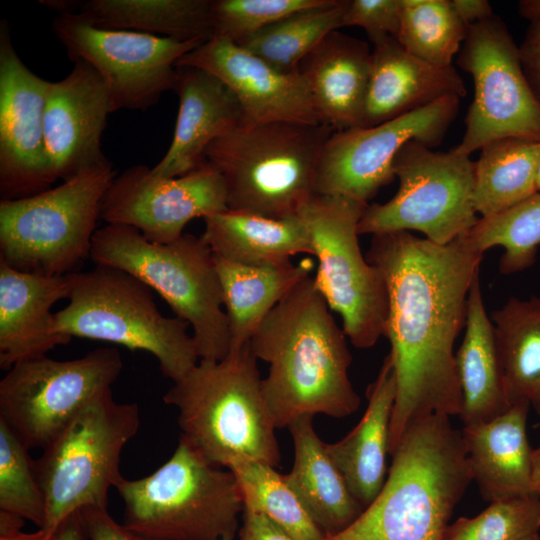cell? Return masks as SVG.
Instances as JSON below:
<instances>
[{"mask_svg":"<svg viewBox=\"0 0 540 540\" xmlns=\"http://www.w3.org/2000/svg\"><path fill=\"white\" fill-rule=\"evenodd\" d=\"M367 260L387 290L385 333L396 376L389 454L419 420L460 416L454 344L465 328L468 294L483 253L461 235L446 245L408 231L372 235Z\"/></svg>","mask_w":540,"mask_h":540,"instance_id":"1","label":"cell"},{"mask_svg":"<svg viewBox=\"0 0 540 540\" xmlns=\"http://www.w3.org/2000/svg\"><path fill=\"white\" fill-rule=\"evenodd\" d=\"M346 335L308 276L266 316L250 339L269 365L262 393L276 428L302 416L352 415L361 400L349 379Z\"/></svg>","mask_w":540,"mask_h":540,"instance_id":"2","label":"cell"},{"mask_svg":"<svg viewBox=\"0 0 540 540\" xmlns=\"http://www.w3.org/2000/svg\"><path fill=\"white\" fill-rule=\"evenodd\" d=\"M391 455L377 497L350 526L324 540H444L473 481L461 431L447 415L427 416L405 432Z\"/></svg>","mask_w":540,"mask_h":540,"instance_id":"3","label":"cell"},{"mask_svg":"<svg viewBox=\"0 0 540 540\" xmlns=\"http://www.w3.org/2000/svg\"><path fill=\"white\" fill-rule=\"evenodd\" d=\"M250 343L224 359L199 362L163 396L177 410L180 437L210 463L239 459L277 467L280 450Z\"/></svg>","mask_w":540,"mask_h":540,"instance_id":"4","label":"cell"},{"mask_svg":"<svg viewBox=\"0 0 540 540\" xmlns=\"http://www.w3.org/2000/svg\"><path fill=\"white\" fill-rule=\"evenodd\" d=\"M334 131L323 123L240 125L214 140L204 158L224 181L228 210L294 217L315 195L318 163Z\"/></svg>","mask_w":540,"mask_h":540,"instance_id":"5","label":"cell"},{"mask_svg":"<svg viewBox=\"0 0 540 540\" xmlns=\"http://www.w3.org/2000/svg\"><path fill=\"white\" fill-rule=\"evenodd\" d=\"M90 259L123 270L156 291L175 316L192 328L200 360L224 359L230 350L228 322L214 254L201 236L185 233L167 244L146 239L135 228H98Z\"/></svg>","mask_w":540,"mask_h":540,"instance_id":"6","label":"cell"},{"mask_svg":"<svg viewBox=\"0 0 540 540\" xmlns=\"http://www.w3.org/2000/svg\"><path fill=\"white\" fill-rule=\"evenodd\" d=\"M207 461L183 438L148 476L115 484L123 525L152 540H234L244 503L227 468Z\"/></svg>","mask_w":540,"mask_h":540,"instance_id":"7","label":"cell"},{"mask_svg":"<svg viewBox=\"0 0 540 540\" xmlns=\"http://www.w3.org/2000/svg\"><path fill=\"white\" fill-rule=\"evenodd\" d=\"M67 277L68 304L54 313L58 333L149 352L158 360L162 374L173 382L199 362L188 323L163 315L152 289L141 280L104 265Z\"/></svg>","mask_w":540,"mask_h":540,"instance_id":"8","label":"cell"},{"mask_svg":"<svg viewBox=\"0 0 540 540\" xmlns=\"http://www.w3.org/2000/svg\"><path fill=\"white\" fill-rule=\"evenodd\" d=\"M108 160L30 197L0 201V261L44 276L76 272L90 258L103 198L115 178Z\"/></svg>","mask_w":540,"mask_h":540,"instance_id":"9","label":"cell"},{"mask_svg":"<svg viewBox=\"0 0 540 540\" xmlns=\"http://www.w3.org/2000/svg\"><path fill=\"white\" fill-rule=\"evenodd\" d=\"M140 422L139 406L116 402L109 389L42 449L35 469L46 502L40 530L48 539L71 514L107 509L109 490L122 477L121 453Z\"/></svg>","mask_w":540,"mask_h":540,"instance_id":"10","label":"cell"},{"mask_svg":"<svg viewBox=\"0 0 540 540\" xmlns=\"http://www.w3.org/2000/svg\"><path fill=\"white\" fill-rule=\"evenodd\" d=\"M368 204L339 195H313L299 210L313 255L315 285L353 346L368 349L384 335L388 296L377 267L362 254L358 224Z\"/></svg>","mask_w":540,"mask_h":540,"instance_id":"11","label":"cell"},{"mask_svg":"<svg viewBox=\"0 0 540 540\" xmlns=\"http://www.w3.org/2000/svg\"><path fill=\"white\" fill-rule=\"evenodd\" d=\"M393 171L398 191L386 203L366 207L359 235L415 230L435 244L446 245L477 223L475 162L469 155L454 149L435 152L409 141L396 155Z\"/></svg>","mask_w":540,"mask_h":540,"instance_id":"12","label":"cell"},{"mask_svg":"<svg viewBox=\"0 0 540 540\" xmlns=\"http://www.w3.org/2000/svg\"><path fill=\"white\" fill-rule=\"evenodd\" d=\"M114 347L82 357L47 355L14 364L0 381V419L28 449H44L89 403L111 389L123 370Z\"/></svg>","mask_w":540,"mask_h":540,"instance_id":"13","label":"cell"},{"mask_svg":"<svg viewBox=\"0 0 540 540\" xmlns=\"http://www.w3.org/2000/svg\"><path fill=\"white\" fill-rule=\"evenodd\" d=\"M457 64L473 78L474 99L456 152L470 156L506 137L540 141V105L524 76L519 48L500 17L468 27Z\"/></svg>","mask_w":540,"mask_h":540,"instance_id":"14","label":"cell"},{"mask_svg":"<svg viewBox=\"0 0 540 540\" xmlns=\"http://www.w3.org/2000/svg\"><path fill=\"white\" fill-rule=\"evenodd\" d=\"M52 28L73 62L85 61L100 75L113 112L155 105L173 90L177 61L206 42L99 28L72 14H59Z\"/></svg>","mask_w":540,"mask_h":540,"instance_id":"15","label":"cell"},{"mask_svg":"<svg viewBox=\"0 0 540 540\" xmlns=\"http://www.w3.org/2000/svg\"><path fill=\"white\" fill-rule=\"evenodd\" d=\"M460 97L446 96L426 107L372 127L334 131L322 151L315 194L339 195L368 204L395 179L393 163L409 141L439 145L459 111Z\"/></svg>","mask_w":540,"mask_h":540,"instance_id":"16","label":"cell"},{"mask_svg":"<svg viewBox=\"0 0 540 540\" xmlns=\"http://www.w3.org/2000/svg\"><path fill=\"white\" fill-rule=\"evenodd\" d=\"M226 210L224 181L207 161L175 178L156 176L138 164L115 176L101 204V219L167 244L180 238L191 220Z\"/></svg>","mask_w":540,"mask_h":540,"instance_id":"17","label":"cell"},{"mask_svg":"<svg viewBox=\"0 0 540 540\" xmlns=\"http://www.w3.org/2000/svg\"><path fill=\"white\" fill-rule=\"evenodd\" d=\"M49 81L19 58L9 25L0 22V196L30 197L56 182L47 158L44 108Z\"/></svg>","mask_w":540,"mask_h":540,"instance_id":"18","label":"cell"},{"mask_svg":"<svg viewBox=\"0 0 540 540\" xmlns=\"http://www.w3.org/2000/svg\"><path fill=\"white\" fill-rule=\"evenodd\" d=\"M177 66L196 67L222 81L239 101L241 125L323 123L297 71H280L233 41L212 37L180 58Z\"/></svg>","mask_w":540,"mask_h":540,"instance_id":"19","label":"cell"},{"mask_svg":"<svg viewBox=\"0 0 540 540\" xmlns=\"http://www.w3.org/2000/svg\"><path fill=\"white\" fill-rule=\"evenodd\" d=\"M62 80L49 82L44 108L47 158L56 180L66 181L108 161L101 139L112 113L105 84L87 62H73Z\"/></svg>","mask_w":540,"mask_h":540,"instance_id":"20","label":"cell"},{"mask_svg":"<svg viewBox=\"0 0 540 540\" xmlns=\"http://www.w3.org/2000/svg\"><path fill=\"white\" fill-rule=\"evenodd\" d=\"M173 91L179 107L173 138L163 158L153 167L159 177L175 178L197 169L207 147L242 124L243 114L234 93L217 77L191 66H177Z\"/></svg>","mask_w":540,"mask_h":540,"instance_id":"21","label":"cell"},{"mask_svg":"<svg viewBox=\"0 0 540 540\" xmlns=\"http://www.w3.org/2000/svg\"><path fill=\"white\" fill-rule=\"evenodd\" d=\"M65 276H44L11 268L0 261V367L47 355L71 337L58 333L51 309L68 299Z\"/></svg>","mask_w":540,"mask_h":540,"instance_id":"22","label":"cell"},{"mask_svg":"<svg viewBox=\"0 0 540 540\" xmlns=\"http://www.w3.org/2000/svg\"><path fill=\"white\" fill-rule=\"evenodd\" d=\"M362 127H372L426 107L446 96L466 95L451 65L428 63L389 36L373 43Z\"/></svg>","mask_w":540,"mask_h":540,"instance_id":"23","label":"cell"},{"mask_svg":"<svg viewBox=\"0 0 540 540\" xmlns=\"http://www.w3.org/2000/svg\"><path fill=\"white\" fill-rule=\"evenodd\" d=\"M371 55L366 42L335 30L296 68L321 121L335 131L362 127Z\"/></svg>","mask_w":540,"mask_h":540,"instance_id":"24","label":"cell"},{"mask_svg":"<svg viewBox=\"0 0 540 540\" xmlns=\"http://www.w3.org/2000/svg\"><path fill=\"white\" fill-rule=\"evenodd\" d=\"M531 406L522 401L495 419L461 431L473 481L489 503L535 494L533 450L527 436Z\"/></svg>","mask_w":540,"mask_h":540,"instance_id":"25","label":"cell"},{"mask_svg":"<svg viewBox=\"0 0 540 540\" xmlns=\"http://www.w3.org/2000/svg\"><path fill=\"white\" fill-rule=\"evenodd\" d=\"M396 388L393 360L388 353L376 379L367 387L368 404L358 424L339 441L325 443L327 454L364 508L377 497L387 477Z\"/></svg>","mask_w":540,"mask_h":540,"instance_id":"26","label":"cell"},{"mask_svg":"<svg viewBox=\"0 0 540 540\" xmlns=\"http://www.w3.org/2000/svg\"><path fill=\"white\" fill-rule=\"evenodd\" d=\"M287 428L294 461L283 478L325 537L335 535L350 526L364 507L327 454L314 429L313 416L299 417Z\"/></svg>","mask_w":540,"mask_h":540,"instance_id":"27","label":"cell"},{"mask_svg":"<svg viewBox=\"0 0 540 540\" xmlns=\"http://www.w3.org/2000/svg\"><path fill=\"white\" fill-rule=\"evenodd\" d=\"M99 28L160 34L180 41L213 37L212 0H43Z\"/></svg>","mask_w":540,"mask_h":540,"instance_id":"28","label":"cell"},{"mask_svg":"<svg viewBox=\"0 0 540 540\" xmlns=\"http://www.w3.org/2000/svg\"><path fill=\"white\" fill-rule=\"evenodd\" d=\"M464 426L489 422L512 405L508 400L494 326L487 315L479 274L468 294L463 341L455 353Z\"/></svg>","mask_w":540,"mask_h":540,"instance_id":"29","label":"cell"},{"mask_svg":"<svg viewBox=\"0 0 540 540\" xmlns=\"http://www.w3.org/2000/svg\"><path fill=\"white\" fill-rule=\"evenodd\" d=\"M223 306L227 317L230 350L243 348L272 309L314 267L305 258L298 264L245 265L214 254Z\"/></svg>","mask_w":540,"mask_h":540,"instance_id":"30","label":"cell"},{"mask_svg":"<svg viewBox=\"0 0 540 540\" xmlns=\"http://www.w3.org/2000/svg\"><path fill=\"white\" fill-rule=\"evenodd\" d=\"M201 237L213 254L245 265L283 264L313 255L308 229L299 216L273 219L226 210L204 218Z\"/></svg>","mask_w":540,"mask_h":540,"instance_id":"31","label":"cell"},{"mask_svg":"<svg viewBox=\"0 0 540 540\" xmlns=\"http://www.w3.org/2000/svg\"><path fill=\"white\" fill-rule=\"evenodd\" d=\"M491 321L509 402L525 401L540 416V297H511Z\"/></svg>","mask_w":540,"mask_h":540,"instance_id":"32","label":"cell"},{"mask_svg":"<svg viewBox=\"0 0 540 540\" xmlns=\"http://www.w3.org/2000/svg\"><path fill=\"white\" fill-rule=\"evenodd\" d=\"M480 151L475 162L473 205L481 218L500 214L538 192L540 141L506 137Z\"/></svg>","mask_w":540,"mask_h":540,"instance_id":"33","label":"cell"},{"mask_svg":"<svg viewBox=\"0 0 540 540\" xmlns=\"http://www.w3.org/2000/svg\"><path fill=\"white\" fill-rule=\"evenodd\" d=\"M349 0H328L322 6L289 15L236 44L283 72L299 62L330 32L343 27Z\"/></svg>","mask_w":540,"mask_h":540,"instance_id":"34","label":"cell"},{"mask_svg":"<svg viewBox=\"0 0 540 540\" xmlns=\"http://www.w3.org/2000/svg\"><path fill=\"white\" fill-rule=\"evenodd\" d=\"M227 469L239 484L244 509L265 515L296 540L325 539L275 467L244 458L234 461Z\"/></svg>","mask_w":540,"mask_h":540,"instance_id":"35","label":"cell"},{"mask_svg":"<svg viewBox=\"0 0 540 540\" xmlns=\"http://www.w3.org/2000/svg\"><path fill=\"white\" fill-rule=\"evenodd\" d=\"M467 29L451 0H401L396 39L405 50L428 63L451 66Z\"/></svg>","mask_w":540,"mask_h":540,"instance_id":"36","label":"cell"},{"mask_svg":"<svg viewBox=\"0 0 540 540\" xmlns=\"http://www.w3.org/2000/svg\"><path fill=\"white\" fill-rule=\"evenodd\" d=\"M463 236L481 253L495 246L502 247L504 253L499 262L502 274L531 267L540 246V191L500 214L480 217Z\"/></svg>","mask_w":540,"mask_h":540,"instance_id":"37","label":"cell"},{"mask_svg":"<svg viewBox=\"0 0 540 540\" xmlns=\"http://www.w3.org/2000/svg\"><path fill=\"white\" fill-rule=\"evenodd\" d=\"M29 450L0 419V511L17 515L40 529L46 502Z\"/></svg>","mask_w":540,"mask_h":540,"instance_id":"38","label":"cell"},{"mask_svg":"<svg viewBox=\"0 0 540 540\" xmlns=\"http://www.w3.org/2000/svg\"><path fill=\"white\" fill-rule=\"evenodd\" d=\"M540 530V497L536 494L491 502L474 517L450 524L444 540H528Z\"/></svg>","mask_w":540,"mask_h":540,"instance_id":"39","label":"cell"},{"mask_svg":"<svg viewBox=\"0 0 540 540\" xmlns=\"http://www.w3.org/2000/svg\"><path fill=\"white\" fill-rule=\"evenodd\" d=\"M328 0H212L213 37L235 43L302 10Z\"/></svg>","mask_w":540,"mask_h":540,"instance_id":"40","label":"cell"},{"mask_svg":"<svg viewBox=\"0 0 540 540\" xmlns=\"http://www.w3.org/2000/svg\"><path fill=\"white\" fill-rule=\"evenodd\" d=\"M401 19V0H349L342 26L361 27L372 43L396 38Z\"/></svg>","mask_w":540,"mask_h":540,"instance_id":"41","label":"cell"},{"mask_svg":"<svg viewBox=\"0 0 540 540\" xmlns=\"http://www.w3.org/2000/svg\"><path fill=\"white\" fill-rule=\"evenodd\" d=\"M89 540H152L116 522L106 508L81 510Z\"/></svg>","mask_w":540,"mask_h":540,"instance_id":"42","label":"cell"},{"mask_svg":"<svg viewBox=\"0 0 540 540\" xmlns=\"http://www.w3.org/2000/svg\"><path fill=\"white\" fill-rule=\"evenodd\" d=\"M518 48L524 76L540 105V20L530 22Z\"/></svg>","mask_w":540,"mask_h":540,"instance_id":"43","label":"cell"},{"mask_svg":"<svg viewBox=\"0 0 540 540\" xmlns=\"http://www.w3.org/2000/svg\"><path fill=\"white\" fill-rule=\"evenodd\" d=\"M240 540H296L265 515L243 510Z\"/></svg>","mask_w":540,"mask_h":540,"instance_id":"44","label":"cell"},{"mask_svg":"<svg viewBox=\"0 0 540 540\" xmlns=\"http://www.w3.org/2000/svg\"><path fill=\"white\" fill-rule=\"evenodd\" d=\"M451 3L467 27L494 15L490 3L486 0H451Z\"/></svg>","mask_w":540,"mask_h":540,"instance_id":"45","label":"cell"},{"mask_svg":"<svg viewBox=\"0 0 540 540\" xmlns=\"http://www.w3.org/2000/svg\"><path fill=\"white\" fill-rule=\"evenodd\" d=\"M50 540H89L81 511L68 516Z\"/></svg>","mask_w":540,"mask_h":540,"instance_id":"46","label":"cell"},{"mask_svg":"<svg viewBox=\"0 0 540 540\" xmlns=\"http://www.w3.org/2000/svg\"><path fill=\"white\" fill-rule=\"evenodd\" d=\"M0 540H50L38 529L33 533H25L22 529H14L9 531H0Z\"/></svg>","mask_w":540,"mask_h":540,"instance_id":"47","label":"cell"},{"mask_svg":"<svg viewBox=\"0 0 540 540\" xmlns=\"http://www.w3.org/2000/svg\"><path fill=\"white\" fill-rule=\"evenodd\" d=\"M520 16L530 22L540 20V0H521L518 3Z\"/></svg>","mask_w":540,"mask_h":540,"instance_id":"48","label":"cell"},{"mask_svg":"<svg viewBox=\"0 0 540 540\" xmlns=\"http://www.w3.org/2000/svg\"><path fill=\"white\" fill-rule=\"evenodd\" d=\"M533 492L540 497V444L533 450Z\"/></svg>","mask_w":540,"mask_h":540,"instance_id":"49","label":"cell"},{"mask_svg":"<svg viewBox=\"0 0 540 540\" xmlns=\"http://www.w3.org/2000/svg\"><path fill=\"white\" fill-rule=\"evenodd\" d=\"M537 189L540 191V161L538 166V173H537Z\"/></svg>","mask_w":540,"mask_h":540,"instance_id":"50","label":"cell"},{"mask_svg":"<svg viewBox=\"0 0 540 540\" xmlns=\"http://www.w3.org/2000/svg\"><path fill=\"white\" fill-rule=\"evenodd\" d=\"M528 540H540V535L536 534L533 537L529 538Z\"/></svg>","mask_w":540,"mask_h":540,"instance_id":"51","label":"cell"}]
</instances>
